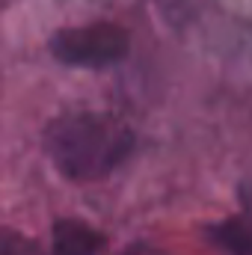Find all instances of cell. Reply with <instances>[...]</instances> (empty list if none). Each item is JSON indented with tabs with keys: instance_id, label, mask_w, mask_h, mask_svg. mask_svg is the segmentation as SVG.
Instances as JSON below:
<instances>
[{
	"instance_id": "obj_1",
	"label": "cell",
	"mask_w": 252,
	"mask_h": 255,
	"mask_svg": "<svg viewBox=\"0 0 252 255\" xmlns=\"http://www.w3.org/2000/svg\"><path fill=\"white\" fill-rule=\"evenodd\" d=\"M42 145L68 181H101L116 172L136 145V133L110 113H65L45 128Z\"/></svg>"
},
{
	"instance_id": "obj_2",
	"label": "cell",
	"mask_w": 252,
	"mask_h": 255,
	"mask_svg": "<svg viewBox=\"0 0 252 255\" xmlns=\"http://www.w3.org/2000/svg\"><path fill=\"white\" fill-rule=\"evenodd\" d=\"M48 51L57 63L68 68H110L122 63L130 51V36L125 27L110 21H95L83 27H63L51 36Z\"/></svg>"
},
{
	"instance_id": "obj_3",
	"label": "cell",
	"mask_w": 252,
	"mask_h": 255,
	"mask_svg": "<svg viewBox=\"0 0 252 255\" xmlns=\"http://www.w3.org/2000/svg\"><path fill=\"white\" fill-rule=\"evenodd\" d=\"M107 238L83 220L54 223V255H101Z\"/></svg>"
},
{
	"instance_id": "obj_4",
	"label": "cell",
	"mask_w": 252,
	"mask_h": 255,
	"mask_svg": "<svg viewBox=\"0 0 252 255\" xmlns=\"http://www.w3.org/2000/svg\"><path fill=\"white\" fill-rule=\"evenodd\" d=\"M214 238L229 250V255H252V229L244 223H229L214 232Z\"/></svg>"
},
{
	"instance_id": "obj_5",
	"label": "cell",
	"mask_w": 252,
	"mask_h": 255,
	"mask_svg": "<svg viewBox=\"0 0 252 255\" xmlns=\"http://www.w3.org/2000/svg\"><path fill=\"white\" fill-rule=\"evenodd\" d=\"M0 255H48L33 238L9 229V226H0Z\"/></svg>"
},
{
	"instance_id": "obj_6",
	"label": "cell",
	"mask_w": 252,
	"mask_h": 255,
	"mask_svg": "<svg viewBox=\"0 0 252 255\" xmlns=\"http://www.w3.org/2000/svg\"><path fill=\"white\" fill-rule=\"evenodd\" d=\"M163 15L172 18V24H181V18L187 15V0H157Z\"/></svg>"
},
{
	"instance_id": "obj_7",
	"label": "cell",
	"mask_w": 252,
	"mask_h": 255,
	"mask_svg": "<svg viewBox=\"0 0 252 255\" xmlns=\"http://www.w3.org/2000/svg\"><path fill=\"white\" fill-rule=\"evenodd\" d=\"M125 255H154V253H145V250H130V253H125Z\"/></svg>"
}]
</instances>
